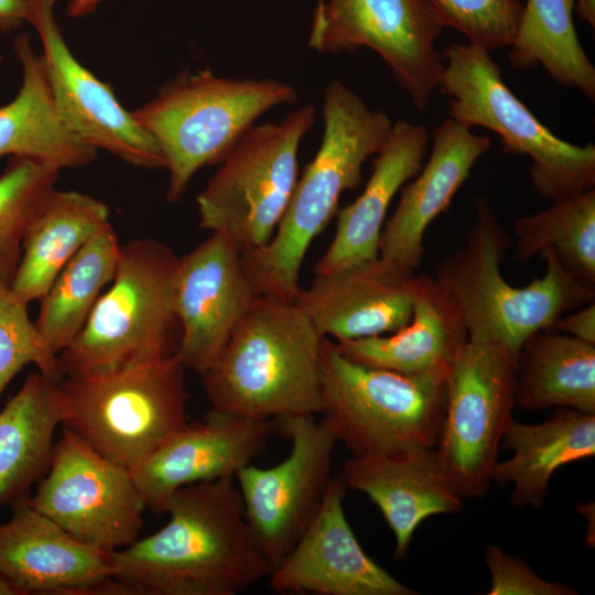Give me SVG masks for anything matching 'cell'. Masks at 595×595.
Returning <instances> with one entry per match:
<instances>
[{"instance_id": "obj_1", "label": "cell", "mask_w": 595, "mask_h": 595, "mask_svg": "<svg viewBox=\"0 0 595 595\" xmlns=\"http://www.w3.org/2000/svg\"><path fill=\"white\" fill-rule=\"evenodd\" d=\"M164 512L161 529L112 552L133 594L236 595L269 575L234 477L175 490Z\"/></svg>"}, {"instance_id": "obj_2", "label": "cell", "mask_w": 595, "mask_h": 595, "mask_svg": "<svg viewBox=\"0 0 595 595\" xmlns=\"http://www.w3.org/2000/svg\"><path fill=\"white\" fill-rule=\"evenodd\" d=\"M323 121L320 148L298 177L274 235L263 247L242 253L257 294L294 300L311 242L336 213L342 194L361 184L365 162L381 151L393 125L339 79L325 88Z\"/></svg>"}, {"instance_id": "obj_3", "label": "cell", "mask_w": 595, "mask_h": 595, "mask_svg": "<svg viewBox=\"0 0 595 595\" xmlns=\"http://www.w3.org/2000/svg\"><path fill=\"white\" fill-rule=\"evenodd\" d=\"M324 338L294 300L257 295L202 375L212 409L256 420L320 413Z\"/></svg>"}, {"instance_id": "obj_4", "label": "cell", "mask_w": 595, "mask_h": 595, "mask_svg": "<svg viewBox=\"0 0 595 595\" xmlns=\"http://www.w3.org/2000/svg\"><path fill=\"white\" fill-rule=\"evenodd\" d=\"M509 246L506 228L488 201L478 197L466 244L440 263L434 278L458 310L468 340L500 346L517 357L530 336L595 302V286L576 278L549 250L541 255L543 275L513 286L500 271Z\"/></svg>"}, {"instance_id": "obj_5", "label": "cell", "mask_w": 595, "mask_h": 595, "mask_svg": "<svg viewBox=\"0 0 595 595\" xmlns=\"http://www.w3.org/2000/svg\"><path fill=\"white\" fill-rule=\"evenodd\" d=\"M178 259L151 238L120 245L110 286L57 355L64 377L105 374L175 354L181 338L174 303Z\"/></svg>"}, {"instance_id": "obj_6", "label": "cell", "mask_w": 595, "mask_h": 595, "mask_svg": "<svg viewBox=\"0 0 595 595\" xmlns=\"http://www.w3.org/2000/svg\"><path fill=\"white\" fill-rule=\"evenodd\" d=\"M298 100L295 88L274 78L235 79L209 69L182 74L131 111L158 143L169 170L166 199L184 195L195 173L220 163L259 117Z\"/></svg>"}, {"instance_id": "obj_7", "label": "cell", "mask_w": 595, "mask_h": 595, "mask_svg": "<svg viewBox=\"0 0 595 595\" xmlns=\"http://www.w3.org/2000/svg\"><path fill=\"white\" fill-rule=\"evenodd\" d=\"M446 404V378L356 363L324 338L321 422L351 456L433 448Z\"/></svg>"}, {"instance_id": "obj_8", "label": "cell", "mask_w": 595, "mask_h": 595, "mask_svg": "<svg viewBox=\"0 0 595 595\" xmlns=\"http://www.w3.org/2000/svg\"><path fill=\"white\" fill-rule=\"evenodd\" d=\"M186 368L174 355L60 381L62 424L132 472L186 421Z\"/></svg>"}, {"instance_id": "obj_9", "label": "cell", "mask_w": 595, "mask_h": 595, "mask_svg": "<svg viewBox=\"0 0 595 595\" xmlns=\"http://www.w3.org/2000/svg\"><path fill=\"white\" fill-rule=\"evenodd\" d=\"M440 90L448 115L470 129L495 132L505 152L530 159V181L551 202L595 186V145L560 139L505 84L489 52L469 43L447 46Z\"/></svg>"}, {"instance_id": "obj_10", "label": "cell", "mask_w": 595, "mask_h": 595, "mask_svg": "<svg viewBox=\"0 0 595 595\" xmlns=\"http://www.w3.org/2000/svg\"><path fill=\"white\" fill-rule=\"evenodd\" d=\"M316 108L304 105L279 122L252 126L196 196L199 226L227 235L241 253L274 235L299 177V149Z\"/></svg>"}, {"instance_id": "obj_11", "label": "cell", "mask_w": 595, "mask_h": 595, "mask_svg": "<svg viewBox=\"0 0 595 595\" xmlns=\"http://www.w3.org/2000/svg\"><path fill=\"white\" fill-rule=\"evenodd\" d=\"M516 393L517 357L500 346L468 340L446 378L445 412L434 447L462 499L484 496L493 483Z\"/></svg>"}, {"instance_id": "obj_12", "label": "cell", "mask_w": 595, "mask_h": 595, "mask_svg": "<svg viewBox=\"0 0 595 595\" xmlns=\"http://www.w3.org/2000/svg\"><path fill=\"white\" fill-rule=\"evenodd\" d=\"M26 504L83 543L104 552L139 539L147 505L127 468L63 429L48 468Z\"/></svg>"}, {"instance_id": "obj_13", "label": "cell", "mask_w": 595, "mask_h": 595, "mask_svg": "<svg viewBox=\"0 0 595 595\" xmlns=\"http://www.w3.org/2000/svg\"><path fill=\"white\" fill-rule=\"evenodd\" d=\"M274 423L291 441L289 455L267 468L249 464L235 476L248 526L270 572L315 517L333 477L336 444L313 415L281 418Z\"/></svg>"}, {"instance_id": "obj_14", "label": "cell", "mask_w": 595, "mask_h": 595, "mask_svg": "<svg viewBox=\"0 0 595 595\" xmlns=\"http://www.w3.org/2000/svg\"><path fill=\"white\" fill-rule=\"evenodd\" d=\"M441 32L422 0H325L314 10L309 47L324 54L372 50L424 111L443 76L435 45Z\"/></svg>"}, {"instance_id": "obj_15", "label": "cell", "mask_w": 595, "mask_h": 595, "mask_svg": "<svg viewBox=\"0 0 595 595\" xmlns=\"http://www.w3.org/2000/svg\"><path fill=\"white\" fill-rule=\"evenodd\" d=\"M55 2L25 0V21L40 36L48 85L62 121L96 150L134 166L165 169L164 156L151 134L122 107L111 87L73 55L56 20Z\"/></svg>"}, {"instance_id": "obj_16", "label": "cell", "mask_w": 595, "mask_h": 595, "mask_svg": "<svg viewBox=\"0 0 595 595\" xmlns=\"http://www.w3.org/2000/svg\"><path fill=\"white\" fill-rule=\"evenodd\" d=\"M257 294L242 253L223 232L178 259L174 303L181 325L175 356L203 375L218 358Z\"/></svg>"}, {"instance_id": "obj_17", "label": "cell", "mask_w": 595, "mask_h": 595, "mask_svg": "<svg viewBox=\"0 0 595 595\" xmlns=\"http://www.w3.org/2000/svg\"><path fill=\"white\" fill-rule=\"evenodd\" d=\"M25 499L0 523V575L19 595L132 594L115 577L112 553L80 542Z\"/></svg>"}, {"instance_id": "obj_18", "label": "cell", "mask_w": 595, "mask_h": 595, "mask_svg": "<svg viewBox=\"0 0 595 595\" xmlns=\"http://www.w3.org/2000/svg\"><path fill=\"white\" fill-rule=\"evenodd\" d=\"M346 489L340 474L332 477L315 517L268 575L270 587L291 594H416L365 552L344 511Z\"/></svg>"}, {"instance_id": "obj_19", "label": "cell", "mask_w": 595, "mask_h": 595, "mask_svg": "<svg viewBox=\"0 0 595 595\" xmlns=\"http://www.w3.org/2000/svg\"><path fill=\"white\" fill-rule=\"evenodd\" d=\"M275 431L274 420H256L210 409L204 420L185 423L131 472L147 505L163 513L177 489L234 477L260 456Z\"/></svg>"}, {"instance_id": "obj_20", "label": "cell", "mask_w": 595, "mask_h": 595, "mask_svg": "<svg viewBox=\"0 0 595 595\" xmlns=\"http://www.w3.org/2000/svg\"><path fill=\"white\" fill-rule=\"evenodd\" d=\"M415 271L379 256L316 274L294 302L335 342L393 333L411 318Z\"/></svg>"}, {"instance_id": "obj_21", "label": "cell", "mask_w": 595, "mask_h": 595, "mask_svg": "<svg viewBox=\"0 0 595 595\" xmlns=\"http://www.w3.org/2000/svg\"><path fill=\"white\" fill-rule=\"evenodd\" d=\"M490 140L447 118L432 137L431 154L414 180L401 188L398 205L379 238L380 258L415 271L424 256L429 226L450 206Z\"/></svg>"}, {"instance_id": "obj_22", "label": "cell", "mask_w": 595, "mask_h": 595, "mask_svg": "<svg viewBox=\"0 0 595 595\" xmlns=\"http://www.w3.org/2000/svg\"><path fill=\"white\" fill-rule=\"evenodd\" d=\"M340 476L347 488L365 494L379 508L394 537L396 559L407 556L421 522L463 507L434 447L351 456Z\"/></svg>"}, {"instance_id": "obj_23", "label": "cell", "mask_w": 595, "mask_h": 595, "mask_svg": "<svg viewBox=\"0 0 595 595\" xmlns=\"http://www.w3.org/2000/svg\"><path fill=\"white\" fill-rule=\"evenodd\" d=\"M468 342L462 316L434 277L415 275L410 321L379 336L335 342L345 357L408 375L447 378Z\"/></svg>"}, {"instance_id": "obj_24", "label": "cell", "mask_w": 595, "mask_h": 595, "mask_svg": "<svg viewBox=\"0 0 595 595\" xmlns=\"http://www.w3.org/2000/svg\"><path fill=\"white\" fill-rule=\"evenodd\" d=\"M429 141L430 134L423 125L404 120L392 125L364 191L339 212L335 236L316 264V274L379 256V238L390 203L421 170Z\"/></svg>"}, {"instance_id": "obj_25", "label": "cell", "mask_w": 595, "mask_h": 595, "mask_svg": "<svg viewBox=\"0 0 595 595\" xmlns=\"http://www.w3.org/2000/svg\"><path fill=\"white\" fill-rule=\"evenodd\" d=\"M501 445L512 455L495 464L491 482L513 485L512 505L540 508L555 470L595 455V413L555 408L541 423L512 420Z\"/></svg>"}, {"instance_id": "obj_26", "label": "cell", "mask_w": 595, "mask_h": 595, "mask_svg": "<svg viewBox=\"0 0 595 595\" xmlns=\"http://www.w3.org/2000/svg\"><path fill=\"white\" fill-rule=\"evenodd\" d=\"M13 50L22 67L17 96L0 107V156L33 158L60 170L90 163L97 150L80 141L57 113L42 55L26 34Z\"/></svg>"}, {"instance_id": "obj_27", "label": "cell", "mask_w": 595, "mask_h": 595, "mask_svg": "<svg viewBox=\"0 0 595 595\" xmlns=\"http://www.w3.org/2000/svg\"><path fill=\"white\" fill-rule=\"evenodd\" d=\"M60 381L33 372L0 411V510L28 498L48 468L64 416Z\"/></svg>"}, {"instance_id": "obj_28", "label": "cell", "mask_w": 595, "mask_h": 595, "mask_svg": "<svg viewBox=\"0 0 595 595\" xmlns=\"http://www.w3.org/2000/svg\"><path fill=\"white\" fill-rule=\"evenodd\" d=\"M110 224L104 202L55 188L25 231L13 291L28 303L40 301L77 251Z\"/></svg>"}, {"instance_id": "obj_29", "label": "cell", "mask_w": 595, "mask_h": 595, "mask_svg": "<svg viewBox=\"0 0 595 595\" xmlns=\"http://www.w3.org/2000/svg\"><path fill=\"white\" fill-rule=\"evenodd\" d=\"M516 405L595 413V345L553 328L530 336L517 355Z\"/></svg>"}, {"instance_id": "obj_30", "label": "cell", "mask_w": 595, "mask_h": 595, "mask_svg": "<svg viewBox=\"0 0 595 595\" xmlns=\"http://www.w3.org/2000/svg\"><path fill=\"white\" fill-rule=\"evenodd\" d=\"M120 245L111 224L101 229L68 261L40 300L35 325L56 355L79 334L111 282Z\"/></svg>"}, {"instance_id": "obj_31", "label": "cell", "mask_w": 595, "mask_h": 595, "mask_svg": "<svg viewBox=\"0 0 595 595\" xmlns=\"http://www.w3.org/2000/svg\"><path fill=\"white\" fill-rule=\"evenodd\" d=\"M575 0H527L508 60L515 68L541 65L559 85L595 99V67L573 22Z\"/></svg>"}, {"instance_id": "obj_32", "label": "cell", "mask_w": 595, "mask_h": 595, "mask_svg": "<svg viewBox=\"0 0 595 595\" xmlns=\"http://www.w3.org/2000/svg\"><path fill=\"white\" fill-rule=\"evenodd\" d=\"M516 253L528 261L552 251L576 278L595 284V190L553 201L513 226Z\"/></svg>"}, {"instance_id": "obj_33", "label": "cell", "mask_w": 595, "mask_h": 595, "mask_svg": "<svg viewBox=\"0 0 595 595\" xmlns=\"http://www.w3.org/2000/svg\"><path fill=\"white\" fill-rule=\"evenodd\" d=\"M60 172L58 167L33 158L12 156L0 174V280L10 285L25 231L56 188Z\"/></svg>"}, {"instance_id": "obj_34", "label": "cell", "mask_w": 595, "mask_h": 595, "mask_svg": "<svg viewBox=\"0 0 595 595\" xmlns=\"http://www.w3.org/2000/svg\"><path fill=\"white\" fill-rule=\"evenodd\" d=\"M28 304L0 280V399L14 376L29 364L51 379L64 378L57 355L29 316Z\"/></svg>"}, {"instance_id": "obj_35", "label": "cell", "mask_w": 595, "mask_h": 595, "mask_svg": "<svg viewBox=\"0 0 595 595\" xmlns=\"http://www.w3.org/2000/svg\"><path fill=\"white\" fill-rule=\"evenodd\" d=\"M443 28L488 52L509 47L517 35L523 4L519 0H422Z\"/></svg>"}, {"instance_id": "obj_36", "label": "cell", "mask_w": 595, "mask_h": 595, "mask_svg": "<svg viewBox=\"0 0 595 595\" xmlns=\"http://www.w3.org/2000/svg\"><path fill=\"white\" fill-rule=\"evenodd\" d=\"M485 563L490 574L487 595H574L570 585L540 577L522 559L508 555L493 544L485 549Z\"/></svg>"}, {"instance_id": "obj_37", "label": "cell", "mask_w": 595, "mask_h": 595, "mask_svg": "<svg viewBox=\"0 0 595 595\" xmlns=\"http://www.w3.org/2000/svg\"><path fill=\"white\" fill-rule=\"evenodd\" d=\"M553 329L595 345V302L563 314Z\"/></svg>"}, {"instance_id": "obj_38", "label": "cell", "mask_w": 595, "mask_h": 595, "mask_svg": "<svg viewBox=\"0 0 595 595\" xmlns=\"http://www.w3.org/2000/svg\"><path fill=\"white\" fill-rule=\"evenodd\" d=\"M25 0H0V31L9 32L25 21Z\"/></svg>"}, {"instance_id": "obj_39", "label": "cell", "mask_w": 595, "mask_h": 595, "mask_svg": "<svg viewBox=\"0 0 595 595\" xmlns=\"http://www.w3.org/2000/svg\"><path fill=\"white\" fill-rule=\"evenodd\" d=\"M101 1L102 0H71L67 4L66 12L71 18H83L94 13Z\"/></svg>"}, {"instance_id": "obj_40", "label": "cell", "mask_w": 595, "mask_h": 595, "mask_svg": "<svg viewBox=\"0 0 595 595\" xmlns=\"http://www.w3.org/2000/svg\"><path fill=\"white\" fill-rule=\"evenodd\" d=\"M575 9L580 18L594 28L595 0H575Z\"/></svg>"}, {"instance_id": "obj_41", "label": "cell", "mask_w": 595, "mask_h": 595, "mask_svg": "<svg viewBox=\"0 0 595 595\" xmlns=\"http://www.w3.org/2000/svg\"><path fill=\"white\" fill-rule=\"evenodd\" d=\"M0 595H19L17 589L0 575Z\"/></svg>"}, {"instance_id": "obj_42", "label": "cell", "mask_w": 595, "mask_h": 595, "mask_svg": "<svg viewBox=\"0 0 595 595\" xmlns=\"http://www.w3.org/2000/svg\"><path fill=\"white\" fill-rule=\"evenodd\" d=\"M325 0H317L315 9H320L324 4Z\"/></svg>"}]
</instances>
